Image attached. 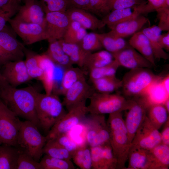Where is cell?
<instances>
[{
	"label": "cell",
	"mask_w": 169,
	"mask_h": 169,
	"mask_svg": "<svg viewBox=\"0 0 169 169\" xmlns=\"http://www.w3.org/2000/svg\"><path fill=\"white\" fill-rule=\"evenodd\" d=\"M38 92L32 86L18 88L8 84L0 88V99L17 116L39 127L35 107Z\"/></svg>",
	"instance_id": "cell-1"
},
{
	"label": "cell",
	"mask_w": 169,
	"mask_h": 169,
	"mask_svg": "<svg viewBox=\"0 0 169 169\" xmlns=\"http://www.w3.org/2000/svg\"><path fill=\"white\" fill-rule=\"evenodd\" d=\"M107 123L109 132V142L117 162V169H126L125 164L131 143L122 112L109 114Z\"/></svg>",
	"instance_id": "cell-2"
},
{
	"label": "cell",
	"mask_w": 169,
	"mask_h": 169,
	"mask_svg": "<svg viewBox=\"0 0 169 169\" xmlns=\"http://www.w3.org/2000/svg\"><path fill=\"white\" fill-rule=\"evenodd\" d=\"M58 95L43 94L38 92L35 103L40 127L48 132L53 126L66 114Z\"/></svg>",
	"instance_id": "cell-3"
},
{
	"label": "cell",
	"mask_w": 169,
	"mask_h": 169,
	"mask_svg": "<svg viewBox=\"0 0 169 169\" xmlns=\"http://www.w3.org/2000/svg\"><path fill=\"white\" fill-rule=\"evenodd\" d=\"M162 78L155 74L150 69L139 68L130 69L123 77V93L124 96L132 98L145 93L151 85Z\"/></svg>",
	"instance_id": "cell-4"
},
{
	"label": "cell",
	"mask_w": 169,
	"mask_h": 169,
	"mask_svg": "<svg viewBox=\"0 0 169 169\" xmlns=\"http://www.w3.org/2000/svg\"><path fill=\"white\" fill-rule=\"evenodd\" d=\"M89 99L88 113L103 115L128 110L134 102L133 98H128L120 94L96 91Z\"/></svg>",
	"instance_id": "cell-5"
},
{
	"label": "cell",
	"mask_w": 169,
	"mask_h": 169,
	"mask_svg": "<svg viewBox=\"0 0 169 169\" xmlns=\"http://www.w3.org/2000/svg\"><path fill=\"white\" fill-rule=\"evenodd\" d=\"M47 141L46 136L41 135L34 123L27 120L21 121L16 147L39 162L43 154V148Z\"/></svg>",
	"instance_id": "cell-6"
},
{
	"label": "cell",
	"mask_w": 169,
	"mask_h": 169,
	"mask_svg": "<svg viewBox=\"0 0 169 169\" xmlns=\"http://www.w3.org/2000/svg\"><path fill=\"white\" fill-rule=\"evenodd\" d=\"M86 143L90 147L110 143L109 132L104 115L90 113L82 122Z\"/></svg>",
	"instance_id": "cell-7"
},
{
	"label": "cell",
	"mask_w": 169,
	"mask_h": 169,
	"mask_svg": "<svg viewBox=\"0 0 169 169\" xmlns=\"http://www.w3.org/2000/svg\"><path fill=\"white\" fill-rule=\"evenodd\" d=\"M21 121L0 99V141L2 144L17 147Z\"/></svg>",
	"instance_id": "cell-8"
},
{
	"label": "cell",
	"mask_w": 169,
	"mask_h": 169,
	"mask_svg": "<svg viewBox=\"0 0 169 169\" xmlns=\"http://www.w3.org/2000/svg\"><path fill=\"white\" fill-rule=\"evenodd\" d=\"M67 111L48 132L46 136L47 141L59 135L68 134L74 127L81 124L88 113L86 103L75 106Z\"/></svg>",
	"instance_id": "cell-9"
},
{
	"label": "cell",
	"mask_w": 169,
	"mask_h": 169,
	"mask_svg": "<svg viewBox=\"0 0 169 169\" xmlns=\"http://www.w3.org/2000/svg\"><path fill=\"white\" fill-rule=\"evenodd\" d=\"M132 98L133 103L128 110L124 120L131 143L137 129L146 116L148 107L152 103L145 94Z\"/></svg>",
	"instance_id": "cell-10"
},
{
	"label": "cell",
	"mask_w": 169,
	"mask_h": 169,
	"mask_svg": "<svg viewBox=\"0 0 169 169\" xmlns=\"http://www.w3.org/2000/svg\"><path fill=\"white\" fill-rule=\"evenodd\" d=\"M70 21L65 12L45 13L43 26L49 42L62 39Z\"/></svg>",
	"instance_id": "cell-11"
},
{
	"label": "cell",
	"mask_w": 169,
	"mask_h": 169,
	"mask_svg": "<svg viewBox=\"0 0 169 169\" xmlns=\"http://www.w3.org/2000/svg\"><path fill=\"white\" fill-rule=\"evenodd\" d=\"M14 32L27 45L48 40L44 27L40 25L21 21L14 17L8 21Z\"/></svg>",
	"instance_id": "cell-12"
},
{
	"label": "cell",
	"mask_w": 169,
	"mask_h": 169,
	"mask_svg": "<svg viewBox=\"0 0 169 169\" xmlns=\"http://www.w3.org/2000/svg\"><path fill=\"white\" fill-rule=\"evenodd\" d=\"M146 116L137 129L131 144L149 150L161 143V133Z\"/></svg>",
	"instance_id": "cell-13"
},
{
	"label": "cell",
	"mask_w": 169,
	"mask_h": 169,
	"mask_svg": "<svg viewBox=\"0 0 169 169\" xmlns=\"http://www.w3.org/2000/svg\"><path fill=\"white\" fill-rule=\"evenodd\" d=\"M95 91L84 77L77 81L66 92L62 103L67 111L86 101Z\"/></svg>",
	"instance_id": "cell-14"
},
{
	"label": "cell",
	"mask_w": 169,
	"mask_h": 169,
	"mask_svg": "<svg viewBox=\"0 0 169 169\" xmlns=\"http://www.w3.org/2000/svg\"><path fill=\"white\" fill-rule=\"evenodd\" d=\"M112 55L120 66L130 69L139 68L151 69L154 67L129 44L125 48Z\"/></svg>",
	"instance_id": "cell-15"
},
{
	"label": "cell",
	"mask_w": 169,
	"mask_h": 169,
	"mask_svg": "<svg viewBox=\"0 0 169 169\" xmlns=\"http://www.w3.org/2000/svg\"><path fill=\"white\" fill-rule=\"evenodd\" d=\"M90 149L92 169H117V162L110 143Z\"/></svg>",
	"instance_id": "cell-16"
},
{
	"label": "cell",
	"mask_w": 169,
	"mask_h": 169,
	"mask_svg": "<svg viewBox=\"0 0 169 169\" xmlns=\"http://www.w3.org/2000/svg\"><path fill=\"white\" fill-rule=\"evenodd\" d=\"M4 65L2 75L12 86L17 87L32 79L27 72L24 60L10 61Z\"/></svg>",
	"instance_id": "cell-17"
},
{
	"label": "cell",
	"mask_w": 169,
	"mask_h": 169,
	"mask_svg": "<svg viewBox=\"0 0 169 169\" xmlns=\"http://www.w3.org/2000/svg\"><path fill=\"white\" fill-rule=\"evenodd\" d=\"M149 23L147 18L140 14L116 25L108 33L113 37L124 38L132 35Z\"/></svg>",
	"instance_id": "cell-18"
},
{
	"label": "cell",
	"mask_w": 169,
	"mask_h": 169,
	"mask_svg": "<svg viewBox=\"0 0 169 169\" xmlns=\"http://www.w3.org/2000/svg\"><path fill=\"white\" fill-rule=\"evenodd\" d=\"M65 13L70 21L78 22L86 29L95 30L101 29L105 26L101 19L84 9L69 7Z\"/></svg>",
	"instance_id": "cell-19"
},
{
	"label": "cell",
	"mask_w": 169,
	"mask_h": 169,
	"mask_svg": "<svg viewBox=\"0 0 169 169\" xmlns=\"http://www.w3.org/2000/svg\"><path fill=\"white\" fill-rule=\"evenodd\" d=\"M45 13L39 2L25 4L19 7L14 18L27 23L37 24L43 26Z\"/></svg>",
	"instance_id": "cell-20"
},
{
	"label": "cell",
	"mask_w": 169,
	"mask_h": 169,
	"mask_svg": "<svg viewBox=\"0 0 169 169\" xmlns=\"http://www.w3.org/2000/svg\"><path fill=\"white\" fill-rule=\"evenodd\" d=\"M169 146L161 143L148 150L145 169H168Z\"/></svg>",
	"instance_id": "cell-21"
},
{
	"label": "cell",
	"mask_w": 169,
	"mask_h": 169,
	"mask_svg": "<svg viewBox=\"0 0 169 169\" xmlns=\"http://www.w3.org/2000/svg\"><path fill=\"white\" fill-rule=\"evenodd\" d=\"M4 28L0 31V47L12 61L23 60L25 56L24 45Z\"/></svg>",
	"instance_id": "cell-22"
},
{
	"label": "cell",
	"mask_w": 169,
	"mask_h": 169,
	"mask_svg": "<svg viewBox=\"0 0 169 169\" xmlns=\"http://www.w3.org/2000/svg\"><path fill=\"white\" fill-rule=\"evenodd\" d=\"M38 64L43 71L40 81L43 85L45 94L52 93L55 79L56 64L45 54H37Z\"/></svg>",
	"instance_id": "cell-23"
},
{
	"label": "cell",
	"mask_w": 169,
	"mask_h": 169,
	"mask_svg": "<svg viewBox=\"0 0 169 169\" xmlns=\"http://www.w3.org/2000/svg\"><path fill=\"white\" fill-rule=\"evenodd\" d=\"M130 45L149 61L155 67V59L149 40L141 31L132 35L129 40Z\"/></svg>",
	"instance_id": "cell-24"
},
{
	"label": "cell",
	"mask_w": 169,
	"mask_h": 169,
	"mask_svg": "<svg viewBox=\"0 0 169 169\" xmlns=\"http://www.w3.org/2000/svg\"><path fill=\"white\" fill-rule=\"evenodd\" d=\"M63 50L74 64L84 67L88 58L91 53L83 49L79 44L68 43L62 39L58 40Z\"/></svg>",
	"instance_id": "cell-25"
},
{
	"label": "cell",
	"mask_w": 169,
	"mask_h": 169,
	"mask_svg": "<svg viewBox=\"0 0 169 169\" xmlns=\"http://www.w3.org/2000/svg\"><path fill=\"white\" fill-rule=\"evenodd\" d=\"M140 14L135 7L111 11L101 19L105 25L111 29L116 25Z\"/></svg>",
	"instance_id": "cell-26"
},
{
	"label": "cell",
	"mask_w": 169,
	"mask_h": 169,
	"mask_svg": "<svg viewBox=\"0 0 169 169\" xmlns=\"http://www.w3.org/2000/svg\"><path fill=\"white\" fill-rule=\"evenodd\" d=\"M48 49L45 53L58 66L64 69L73 66L68 56L63 50L58 40L49 42Z\"/></svg>",
	"instance_id": "cell-27"
},
{
	"label": "cell",
	"mask_w": 169,
	"mask_h": 169,
	"mask_svg": "<svg viewBox=\"0 0 169 169\" xmlns=\"http://www.w3.org/2000/svg\"><path fill=\"white\" fill-rule=\"evenodd\" d=\"M141 31L149 40L155 59H168V54L161 48L158 43V38L161 31L157 26L146 27Z\"/></svg>",
	"instance_id": "cell-28"
},
{
	"label": "cell",
	"mask_w": 169,
	"mask_h": 169,
	"mask_svg": "<svg viewBox=\"0 0 169 169\" xmlns=\"http://www.w3.org/2000/svg\"><path fill=\"white\" fill-rule=\"evenodd\" d=\"M86 71L73 66L64 69L62 77L59 93L64 95L67 90L77 81L85 77Z\"/></svg>",
	"instance_id": "cell-29"
},
{
	"label": "cell",
	"mask_w": 169,
	"mask_h": 169,
	"mask_svg": "<svg viewBox=\"0 0 169 169\" xmlns=\"http://www.w3.org/2000/svg\"><path fill=\"white\" fill-rule=\"evenodd\" d=\"M19 150L17 147L2 144L0 145V169H16Z\"/></svg>",
	"instance_id": "cell-30"
},
{
	"label": "cell",
	"mask_w": 169,
	"mask_h": 169,
	"mask_svg": "<svg viewBox=\"0 0 169 169\" xmlns=\"http://www.w3.org/2000/svg\"><path fill=\"white\" fill-rule=\"evenodd\" d=\"M95 91L102 93H112L122 86V79L115 75L101 78L91 81Z\"/></svg>",
	"instance_id": "cell-31"
},
{
	"label": "cell",
	"mask_w": 169,
	"mask_h": 169,
	"mask_svg": "<svg viewBox=\"0 0 169 169\" xmlns=\"http://www.w3.org/2000/svg\"><path fill=\"white\" fill-rule=\"evenodd\" d=\"M168 115L162 103H152L148 107L146 116L152 124L159 130L169 119Z\"/></svg>",
	"instance_id": "cell-32"
},
{
	"label": "cell",
	"mask_w": 169,
	"mask_h": 169,
	"mask_svg": "<svg viewBox=\"0 0 169 169\" xmlns=\"http://www.w3.org/2000/svg\"><path fill=\"white\" fill-rule=\"evenodd\" d=\"M148 150L131 144L128 156L126 169H145Z\"/></svg>",
	"instance_id": "cell-33"
},
{
	"label": "cell",
	"mask_w": 169,
	"mask_h": 169,
	"mask_svg": "<svg viewBox=\"0 0 169 169\" xmlns=\"http://www.w3.org/2000/svg\"><path fill=\"white\" fill-rule=\"evenodd\" d=\"M98 36L103 48L112 54L122 49L129 45L123 38H115L108 33H98Z\"/></svg>",
	"instance_id": "cell-34"
},
{
	"label": "cell",
	"mask_w": 169,
	"mask_h": 169,
	"mask_svg": "<svg viewBox=\"0 0 169 169\" xmlns=\"http://www.w3.org/2000/svg\"><path fill=\"white\" fill-rule=\"evenodd\" d=\"M72 155L74 163L80 169H92L90 147L86 143L80 145Z\"/></svg>",
	"instance_id": "cell-35"
},
{
	"label": "cell",
	"mask_w": 169,
	"mask_h": 169,
	"mask_svg": "<svg viewBox=\"0 0 169 169\" xmlns=\"http://www.w3.org/2000/svg\"><path fill=\"white\" fill-rule=\"evenodd\" d=\"M114 59L112 54L106 50L92 52L89 55L84 68L89 70L107 65Z\"/></svg>",
	"instance_id": "cell-36"
},
{
	"label": "cell",
	"mask_w": 169,
	"mask_h": 169,
	"mask_svg": "<svg viewBox=\"0 0 169 169\" xmlns=\"http://www.w3.org/2000/svg\"><path fill=\"white\" fill-rule=\"evenodd\" d=\"M87 33L78 22L70 21L62 39L66 43L78 44Z\"/></svg>",
	"instance_id": "cell-37"
},
{
	"label": "cell",
	"mask_w": 169,
	"mask_h": 169,
	"mask_svg": "<svg viewBox=\"0 0 169 169\" xmlns=\"http://www.w3.org/2000/svg\"><path fill=\"white\" fill-rule=\"evenodd\" d=\"M43 154L61 159L71 160L72 153L52 139L48 140L43 150Z\"/></svg>",
	"instance_id": "cell-38"
},
{
	"label": "cell",
	"mask_w": 169,
	"mask_h": 169,
	"mask_svg": "<svg viewBox=\"0 0 169 169\" xmlns=\"http://www.w3.org/2000/svg\"><path fill=\"white\" fill-rule=\"evenodd\" d=\"M24 60L27 72L32 79H37L40 80L42 77L43 71L40 66L38 60L37 54L27 51L25 49Z\"/></svg>",
	"instance_id": "cell-39"
},
{
	"label": "cell",
	"mask_w": 169,
	"mask_h": 169,
	"mask_svg": "<svg viewBox=\"0 0 169 169\" xmlns=\"http://www.w3.org/2000/svg\"><path fill=\"white\" fill-rule=\"evenodd\" d=\"M39 163L42 169H74L71 160L61 159L45 154Z\"/></svg>",
	"instance_id": "cell-40"
},
{
	"label": "cell",
	"mask_w": 169,
	"mask_h": 169,
	"mask_svg": "<svg viewBox=\"0 0 169 169\" xmlns=\"http://www.w3.org/2000/svg\"><path fill=\"white\" fill-rule=\"evenodd\" d=\"M119 67L114 59L111 62L105 66L90 69L89 70L90 80L91 81L101 78L115 75Z\"/></svg>",
	"instance_id": "cell-41"
},
{
	"label": "cell",
	"mask_w": 169,
	"mask_h": 169,
	"mask_svg": "<svg viewBox=\"0 0 169 169\" xmlns=\"http://www.w3.org/2000/svg\"><path fill=\"white\" fill-rule=\"evenodd\" d=\"M18 149L16 169H42L39 162L26 152Z\"/></svg>",
	"instance_id": "cell-42"
},
{
	"label": "cell",
	"mask_w": 169,
	"mask_h": 169,
	"mask_svg": "<svg viewBox=\"0 0 169 169\" xmlns=\"http://www.w3.org/2000/svg\"><path fill=\"white\" fill-rule=\"evenodd\" d=\"M78 44L84 50L91 53L103 48L98 33H87Z\"/></svg>",
	"instance_id": "cell-43"
},
{
	"label": "cell",
	"mask_w": 169,
	"mask_h": 169,
	"mask_svg": "<svg viewBox=\"0 0 169 169\" xmlns=\"http://www.w3.org/2000/svg\"><path fill=\"white\" fill-rule=\"evenodd\" d=\"M39 2L45 13L51 12H65L68 6V0H41Z\"/></svg>",
	"instance_id": "cell-44"
},
{
	"label": "cell",
	"mask_w": 169,
	"mask_h": 169,
	"mask_svg": "<svg viewBox=\"0 0 169 169\" xmlns=\"http://www.w3.org/2000/svg\"><path fill=\"white\" fill-rule=\"evenodd\" d=\"M145 0H109V8L110 11L118 9L133 8L146 4Z\"/></svg>",
	"instance_id": "cell-45"
},
{
	"label": "cell",
	"mask_w": 169,
	"mask_h": 169,
	"mask_svg": "<svg viewBox=\"0 0 169 169\" xmlns=\"http://www.w3.org/2000/svg\"><path fill=\"white\" fill-rule=\"evenodd\" d=\"M19 6L12 3L0 9V31L5 28L6 23L18 12Z\"/></svg>",
	"instance_id": "cell-46"
},
{
	"label": "cell",
	"mask_w": 169,
	"mask_h": 169,
	"mask_svg": "<svg viewBox=\"0 0 169 169\" xmlns=\"http://www.w3.org/2000/svg\"><path fill=\"white\" fill-rule=\"evenodd\" d=\"M92 13L102 18L110 12L109 0H90Z\"/></svg>",
	"instance_id": "cell-47"
},
{
	"label": "cell",
	"mask_w": 169,
	"mask_h": 169,
	"mask_svg": "<svg viewBox=\"0 0 169 169\" xmlns=\"http://www.w3.org/2000/svg\"><path fill=\"white\" fill-rule=\"evenodd\" d=\"M157 26L161 31H169V7H162L156 10Z\"/></svg>",
	"instance_id": "cell-48"
},
{
	"label": "cell",
	"mask_w": 169,
	"mask_h": 169,
	"mask_svg": "<svg viewBox=\"0 0 169 169\" xmlns=\"http://www.w3.org/2000/svg\"><path fill=\"white\" fill-rule=\"evenodd\" d=\"M165 1V0H147L146 4L137 6L136 8L141 14H148L156 11V9L161 7H166Z\"/></svg>",
	"instance_id": "cell-49"
},
{
	"label": "cell",
	"mask_w": 169,
	"mask_h": 169,
	"mask_svg": "<svg viewBox=\"0 0 169 169\" xmlns=\"http://www.w3.org/2000/svg\"><path fill=\"white\" fill-rule=\"evenodd\" d=\"M51 139L54 140L72 154L80 145L73 140L68 134H62Z\"/></svg>",
	"instance_id": "cell-50"
},
{
	"label": "cell",
	"mask_w": 169,
	"mask_h": 169,
	"mask_svg": "<svg viewBox=\"0 0 169 169\" xmlns=\"http://www.w3.org/2000/svg\"><path fill=\"white\" fill-rule=\"evenodd\" d=\"M84 9L92 13L90 0H68V8Z\"/></svg>",
	"instance_id": "cell-51"
},
{
	"label": "cell",
	"mask_w": 169,
	"mask_h": 169,
	"mask_svg": "<svg viewBox=\"0 0 169 169\" xmlns=\"http://www.w3.org/2000/svg\"><path fill=\"white\" fill-rule=\"evenodd\" d=\"M158 42L161 48L166 52L169 51V31L160 34L158 38Z\"/></svg>",
	"instance_id": "cell-52"
},
{
	"label": "cell",
	"mask_w": 169,
	"mask_h": 169,
	"mask_svg": "<svg viewBox=\"0 0 169 169\" xmlns=\"http://www.w3.org/2000/svg\"><path fill=\"white\" fill-rule=\"evenodd\" d=\"M162 132L161 133V143L169 146V120L168 119L164 124Z\"/></svg>",
	"instance_id": "cell-53"
},
{
	"label": "cell",
	"mask_w": 169,
	"mask_h": 169,
	"mask_svg": "<svg viewBox=\"0 0 169 169\" xmlns=\"http://www.w3.org/2000/svg\"><path fill=\"white\" fill-rule=\"evenodd\" d=\"M161 84L166 93L169 94V75L167 74L164 77H163L161 81Z\"/></svg>",
	"instance_id": "cell-54"
},
{
	"label": "cell",
	"mask_w": 169,
	"mask_h": 169,
	"mask_svg": "<svg viewBox=\"0 0 169 169\" xmlns=\"http://www.w3.org/2000/svg\"><path fill=\"white\" fill-rule=\"evenodd\" d=\"M12 3L18 5L13 2L12 0H0V9Z\"/></svg>",
	"instance_id": "cell-55"
},
{
	"label": "cell",
	"mask_w": 169,
	"mask_h": 169,
	"mask_svg": "<svg viewBox=\"0 0 169 169\" xmlns=\"http://www.w3.org/2000/svg\"><path fill=\"white\" fill-rule=\"evenodd\" d=\"M9 84L7 82L0 71V88L4 87Z\"/></svg>",
	"instance_id": "cell-56"
},
{
	"label": "cell",
	"mask_w": 169,
	"mask_h": 169,
	"mask_svg": "<svg viewBox=\"0 0 169 169\" xmlns=\"http://www.w3.org/2000/svg\"><path fill=\"white\" fill-rule=\"evenodd\" d=\"M167 112L169 113V97L167 98L162 103Z\"/></svg>",
	"instance_id": "cell-57"
},
{
	"label": "cell",
	"mask_w": 169,
	"mask_h": 169,
	"mask_svg": "<svg viewBox=\"0 0 169 169\" xmlns=\"http://www.w3.org/2000/svg\"><path fill=\"white\" fill-rule=\"evenodd\" d=\"M25 4L29 3L34 2L36 0H24Z\"/></svg>",
	"instance_id": "cell-58"
},
{
	"label": "cell",
	"mask_w": 169,
	"mask_h": 169,
	"mask_svg": "<svg viewBox=\"0 0 169 169\" xmlns=\"http://www.w3.org/2000/svg\"><path fill=\"white\" fill-rule=\"evenodd\" d=\"M12 0L16 4L19 5V4L22 0Z\"/></svg>",
	"instance_id": "cell-59"
},
{
	"label": "cell",
	"mask_w": 169,
	"mask_h": 169,
	"mask_svg": "<svg viewBox=\"0 0 169 169\" xmlns=\"http://www.w3.org/2000/svg\"><path fill=\"white\" fill-rule=\"evenodd\" d=\"M2 144V143L1 142V141H0V145H1Z\"/></svg>",
	"instance_id": "cell-60"
}]
</instances>
